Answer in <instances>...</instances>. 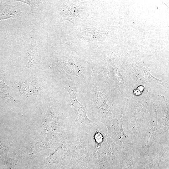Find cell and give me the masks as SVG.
<instances>
[{
  "label": "cell",
  "instance_id": "cell-1",
  "mask_svg": "<svg viewBox=\"0 0 169 169\" xmlns=\"http://www.w3.org/2000/svg\"><path fill=\"white\" fill-rule=\"evenodd\" d=\"M101 124L93 125L89 134V157L95 160L99 169H115L122 157L123 148L108 136L106 127Z\"/></svg>",
  "mask_w": 169,
  "mask_h": 169
},
{
  "label": "cell",
  "instance_id": "cell-2",
  "mask_svg": "<svg viewBox=\"0 0 169 169\" xmlns=\"http://www.w3.org/2000/svg\"><path fill=\"white\" fill-rule=\"evenodd\" d=\"M136 96H133L128 100L124 105L122 115L124 130L134 145L142 137L150 122L147 115L150 99L148 91Z\"/></svg>",
  "mask_w": 169,
  "mask_h": 169
},
{
  "label": "cell",
  "instance_id": "cell-3",
  "mask_svg": "<svg viewBox=\"0 0 169 169\" xmlns=\"http://www.w3.org/2000/svg\"><path fill=\"white\" fill-rule=\"evenodd\" d=\"M104 80L94 84L91 97L94 111L100 120L122 117L124 107L114 105L105 90L107 85L105 81L104 84Z\"/></svg>",
  "mask_w": 169,
  "mask_h": 169
},
{
  "label": "cell",
  "instance_id": "cell-4",
  "mask_svg": "<svg viewBox=\"0 0 169 169\" xmlns=\"http://www.w3.org/2000/svg\"><path fill=\"white\" fill-rule=\"evenodd\" d=\"M112 60L103 72V78L111 87L117 89L123 96L128 100L133 96L134 83L121 64L115 59Z\"/></svg>",
  "mask_w": 169,
  "mask_h": 169
},
{
  "label": "cell",
  "instance_id": "cell-5",
  "mask_svg": "<svg viewBox=\"0 0 169 169\" xmlns=\"http://www.w3.org/2000/svg\"><path fill=\"white\" fill-rule=\"evenodd\" d=\"M169 143L158 144L140 156L136 169H168Z\"/></svg>",
  "mask_w": 169,
  "mask_h": 169
},
{
  "label": "cell",
  "instance_id": "cell-6",
  "mask_svg": "<svg viewBox=\"0 0 169 169\" xmlns=\"http://www.w3.org/2000/svg\"><path fill=\"white\" fill-rule=\"evenodd\" d=\"M158 108L157 99H151L147 108L150 115L148 127L142 137L134 146L140 156L146 153L152 147L160 144L157 130Z\"/></svg>",
  "mask_w": 169,
  "mask_h": 169
},
{
  "label": "cell",
  "instance_id": "cell-7",
  "mask_svg": "<svg viewBox=\"0 0 169 169\" xmlns=\"http://www.w3.org/2000/svg\"><path fill=\"white\" fill-rule=\"evenodd\" d=\"M157 130L159 144L169 143V100L158 95Z\"/></svg>",
  "mask_w": 169,
  "mask_h": 169
},
{
  "label": "cell",
  "instance_id": "cell-8",
  "mask_svg": "<svg viewBox=\"0 0 169 169\" xmlns=\"http://www.w3.org/2000/svg\"><path fill=\"white\" fill-rule=\"evenodd\" d=\"M100 121L106 127L108 136L115 144L123 148L131 144L129 138L123 128L122 117Z\"/></svg>",
  "mask_w": 169,
  "mask_h": 169
},
{
  "label": "cell",
  "instance_id": "cell-9",
  "mask_svg": "<svg viewBox=\"0 0 169 169\" xmlns=\"http://www.w3.org/2000/svg\"><path fill=\"white\" fill-rule=\"evenodd\" d=\"M89 135L81 129L77 131L76 140L72 148V157L88 159L89 157Z\"/></svg>",
  "mask_w": 169,
  "mask_h": 169
},
{
  "label": "cell",
  "instance_id": "cell-10",
  "mask_svg": "<svg viewBox=\"0 0 169 169\" xmlns=\"http://www.w3.org/2000/svg\"><path fill=\"white\" fill-rule=\"evenodd\" d=\"M140 156L134 146L131 144L123 148L122 157L115 169H136Z\"/></svg>",
  "mask_w": 169,
  "mask_h": 169
},
{
  "label": "cell",
  "instance_id": "cell-11",
  "mask_svg": "<svg viewBox=\"0 0 169 169\" xmlns=\"http://www.w3.org/2000/svg\"><path fill=\"white\" fill-rule=\"evenodd\" d=\"M70 96L69 104L74 108V110L77 114L78 120L85 124L91 126L92 125L91 121L87 116L85 109L83 106L77 100L76 94L77 90L75 87L69 86L67 89Z\"/></svg>",
  "mask_w": 169,
  "mask_h": 169
},
{
  "label": "cell",
  "instance_id": "cell-12",
  "mask_svg": "<svg viewBox=\"0 0 169 169\" xmlns=\"http://www.w3.org/2000/svg\"><path fill=\"white\" fill-rule=\"evenodd\" d=\"M23 13V12L15 6L5 3L0 4V20L10 18H17Z\"/></svg>",
  "mask_w": 169,
  "mask_h": 169
},
{
  "label": "cell",
  "instance_id": "cell-13",
  "mask_svg": "<svg viewBox=\"0 0 169 169\" xmlns=\"http://www.w3.org/2000/svg\"><path fill=\"white\" fill-rule=\"evenodd\" d=\"M36 49L34 45L28 44L27 49L26 59V65L28 68L31 67L34 64L36 59L38 56Z\"/></svg>",
  "mask_w": 169,
  "mask_h": 169
},
{
  "label": "cell",
  "instance_id": "cell-14",
  "mask_svg": "<svg viewBox=\"0 0 169 169\" xmlns=\"http://www.w3.org/2000/svg\"><path fill=\"white\" fill-rule=\"evenodd\" d=\"M9 90V87L5 84L3 77L0 74V97L4 100L17 102V101L10 95Z\"/></svg>",
  "mask_w": 169,
  "mask_h": 169
},
{
  "label": "cell",
  "instance_id": "cell-15",
  "mask_svg": "<svg viewBox=\"0 0 169 169\" xmlns=\"http://www.w3.org/2000/svg\"><path fill=\"white\" fill-rule=\"evenodd\" d=\"M13 2H19L26 3L31 8V13L36 12L39 10L43 3L39 0H14Z\"/></svg>",
  "mask_w": 169,
  "mask_h": 169
},
{
  "label": "cell",
  "instance_id": "cell-16",
  "mask_svg": "<svg viewBox=\"0 0 169 169\" xmlns=\"http://www.w3.org/2000/svg\"><path fill=\"white\" fill-rule=\"evenodd\" d=\"M0 139V155H3L5 151V148L4 143Z\"/></svg>",
  "mask_w": 169,
  "mask_h": 169
}]
</instances>
